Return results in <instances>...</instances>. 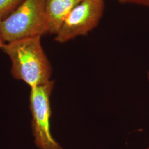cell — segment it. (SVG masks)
I'll use <instances>...</instances> for the list:
<instances>
[{
  "label": "cell",
  "instance_id": "7a4b0ae2",
  "mask_svg": "<svg viewBox=\"0 0 149 149\" xmlns=\"http://www.w3.org/2000/svg\"><path fill=\"white\" fill-rule=\"evenodd\" d=\"M0 33L5 43L47 34L45 0H23L0 21Z\"/></svg>",
  "mask_w": 149,
  "mask_h": 149
},
{
  "label": "cell",
  "instance_id": "5b68a950",
  "mask_svg": "<svg viewBox=\"0 0 149 149\" xmlns=\"http://www.w3.org/2000/svg\"><path fill=\"white\" fill-rule=\"evenodd\" d=\"M81 0H45L47 34L56 35L70 13Z\"/></svg>",
  "mask_w": 149,
  "mask_h": 149
},
{
  "label": "cell",
  "instance_id": "277c9868",
  "mask_svg": "<svg viewBox=\"0 0 149 149\" xmlns=\"http://www.w3.org/2000/svg\"><path fill=\"white\" fill-rule=\"evenodd\" d=\"M104 10V0H81L64 21L55 40L65 43L86 36L99 24Z\"/></svg>",
  "mask_w": 149,
  "mask_h": 149
},
{
  "label": "cell",
  "instance_id": "ba28073f",
  "mask_svg": "<svg viewBox=\"0 0 149 149\" xmlns=\"http://www.w3.org/2000/svg\"><path fill=\"white\" fill-rule=\"evenodd\" d=\"M5 43V42L4 41L3 38H2L1 34V33H0V49L2 48V47L4 45V44Z\"/></svg>",
  "mask_w": 149,
  "mask_h": 149
},
{
  "label": "cell",
  "instance_id": "6da1fadb",
  "mask_svg": "<svg viewBox=\"0 0 149 149\" xmlns=\"http://www.w3.org/2000/svg\"><path fill=\"white\" fill-rule=\"evenodd\" d=\"M41 36L6 43L1 48L11 60V74L31 88L50 81L52 68L43 50Z\"/></svg>",
  "mask_w": 149,
  "mask_h": 149
},
{
  "label": "cell",
  "instance_id": "8992f818",
  "mask_svg": "<svg viewBox=\"0 0 149 149\" xmlns=\"http://www.w3.org/2000/svg\"><path fill=\"white\" fill-rule=\"evenodd\" d=\"M23 1V0H0V21L10 16Z\"/></svg>",
  "mask_w": 149,
  "mask_h": 149
},
{
  "label": "cell",
  "instance_id": "3957f363",
  "mask_svg": "<svg viewBox=\"0 0 149 149\" xmlns=\"http://www.w3.org/2000/svg\"><path fill=\"white\" fill-rule=\"evenodd\" d=\"M54 81L31 88L29 108L32 113V127L34 142L40 149H63L50 132L51 107L50 98Z\"/></svg>",
  "mask_w": 149,
  "mask_h": 149
},
{
  "label": "cell",
  "instance_id": "52a82bcc",
  "mask_svg": "<svg viewBox=\"0 0 149 149\" xmlns=\"http://www.w3.org/2000/svg\"><path fill=\"white\" fill-rule=\"evenodd\" d=\"M118 1L124 4H135L149 7V0H118Z\"/></svg>",
  "mask_w": 149,
  "mask_h": 149
},
{
  "label": "cell",
  "instance_id": "9c48e42d",
  "mask_svg": "<svg viewBox=\"0 0 149 149\" xmlns=\"http://www.w3.org/2000/svg\"><path fill=\"white\" fill-rule=\"evenodd\" d=\"M148 79H149V72H148ZM148 149H149V148H148Z\"/></svg>",
  "mask_w": 149,
  "mask_h": 149
}]
</instances>
